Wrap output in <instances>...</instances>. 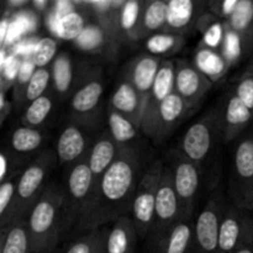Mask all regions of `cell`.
<instances>
[{
	"label": "cell",
	"mask_w": 253,
	"mask_h": 253,
	"mask_svg": "<svg viewBox=\"0 0 253 253\" xmlns=\"http://www.w3.org/2000/svg\"><path fill=\"white\" fill-rule=\"evenodd\" d=\"M148 165L137 146L121 147L116 161L101 177L93 203L73 234L99 230L119 217L130 215L133 194Z\"/></svg>",
	"instance_id": "6da1fadb"
},
{
	"label": "cell",
	"mask_w": 253,
	"mask_h": 253,
	"mask_svg": "<svg viewBox=\"0 0 253 253\" xmlns=\"http://www.w3.org/2000/svg\"><path fill=\"white\" fill-rule=\"evenodd\" d=\"M64 189L51 183L27 216L32 253H52L63 237Z\"/></svg>",
	"instance_id": "7a4b0ae2"
},
{
	"label": "cell",
	"mask_w": 253,
	"mask_h": 253,
	"mask_svg": "<svg viewBox=\"0 0 253 253\" xmlns=\"http://www.w3.org/2000/svg\"><path fill=\"white\" fill-rule=\"evenodd\" d=\"M63 237L73 234L74 230L88 212L96 192L93 173L86 160L72 165L64 185Z\"/></svg>",
	"instance_id": "3957f363"
},
{
	"label": "cell",
	"mask_w": 253,
	"mask_h": 253,
	"mask_svg": "<svg viewBox=\"0 0 253 253\" xmlns=\"http://www.w3.org/2000/svg\"><path fill=\"white\" fill-rule=\"evenodd\" d=\"M57 156L52 151L44 150L20 173L14 205L10 212L7 225L25 220L30 211L48 187V177L54 166ZM6 225V226H7Z\"/></svg>",
	"instance_id": "277c9868"
},
{
	"label": "cell",
	"mask_w": 253,
	"mask_h": 253,
	"mask_svg": "<svg viewBox=\"0 0 253 253\" xmlns=\"http://www.w3.org/2000/svg\"><path fill=\"white\" fill-rule=\"evenodd\" d=\"M165 162L155 160L143 172L138 187L131 203L130 216L135 224L140 239H148L155 220L157 194L160 188Z\"/></svg>",
	"instance_id": "5b68a950"
},
{
	"label": "cell",
	"mask_w": 253,
	"mask_h": 253,
	"mask_svg": "<svg viewBox=\"0 0 253 253\" xmlns=\"http://www.w3.org/2000/svg\"><path fill=\"white\" fill-rule=\"evenodd\" d=\"M253 187V128L237 138L232 151L227 194L229 202L249 210Z\"/></svg>",
	"instance_id": "8992f818"
},
{
	"label": "cell",
	"mask_w": 253,
	"mask_h": 253,
	"mask_svg": "<svg viewBox=\"0 0 253 253\" xmlns=\"http://www.w3.org/2000/svg\"><path fill=\"white\" fill-rule=\"evenodd\" d=\"M220 140H222L220 109H212L188 127L177 150L202 167L212 155Z\"/></svg>",
	"instance_id": "52a82bcc"
},
{
	"label": "cell",
	"mask_w": 253,
	"mask_h": 253,
	"mask_svg": "<svg viewBox=\"0 0 253 253\" xmlns=\"http://www.w3.org/2000/svg\"><path fill=\"white\" fill-rule=\"evenodd\" d=\"M165 165L172 173L173 184L180 202L182 217H193L202 183V167L178 150H170L167 153V163Z\"/></svg>",
	"instance_id": "ba28073f"
},
{
	"label": "cell",
	"mask_w": 253,
	"mask_h": 253,
	"mask_svg": "<svg viewBox=\"0 0 253 253\" xmlns=\"http://www.w3.org/2000/svg\"><path fill=\"white\" fill-rule=\"evenodd\" d=\"M229 200L222 193L210 195L195 219L193 253H217L222 215Z\"/></svg>",
	"instance_id": "9c48e42d"
},
{
	"label": "cell",
	"mask_w": 253,
	"mask_h": 253,
	"mask_svg": "<svg viewBox=\"0 0 253 253\" xmlns=\"http://www.w3.org/2000/svg\"><path fill=\"white\" fill-rule=\"evenodd\" d=\"M180 217H182V209H180L179 198L173 184L170 169L165 165L162 179L158 188L155 220H153L151 234L148 236L152 249Z\"/></svg>",
	"instance_id": "30bf717a"
},
{
	"label": "cell",
	"mask_w": 253,
	"mask_h": 253,
	"mask_svg": "<svg viewBox=\"0 0 253 253\" xmlns=\"http://www.w3.org/2000/svg\"><path fill=\"white\" fill-rule=\"evenodd\" d=\"M253 235V214L227 202L220 225L217 253H237Z\"/></svg>",
	"instance_id": "8fae6325"
},
{
	"label": "cell",
	"mask_w": 253,
	"mask_h": 253,
	"mask_svg": "<svg viewBox=\"0 0 253 253\" xmlns=\"http://www.w3.org/2000/svg\"><path fill=\"white\" fill-rule=\"evenodd\" d=\"M175 89V63L174 61H163L160 71H158L156 81L153 83L151 93L146 101L145 111H143L141 131L147 137L152 138L155 133L156 120H157L158 110L163 101L174 93Z\"/></svg>",
	"instance_id": "7c38bea8"
},
{
	"label": "cell",
	"mask_w": 253,
	"mask_h": 253,
	"mask_svg": "<svg viewBox=\"0 0 253 253\" xmlns=\"http://www.w3.org/2000/svg\"><path fill=\"white\" fill-rule=\"evenodd\" d=\"M85 126L73 120L62 128L56 142V156L59 162L74 165L86 157L95 138H90Z\"/></svg>",
	"instance_id": "4fadbf2b"
},
{
	"label": "cell",
	"mask_w": 253,
	"mask_h": 253,
	"mask_svg": "<svg viewBox=\"0 0 253 253\" xmlns=\"http://www.w3.org/2000/svg\"><path fill=\"white\" fill-rule=\"evenodd\" d=\"M175 63V89L189 105L197 108L205 94L211 89L212 82L205 77L197 67L185 59H178Z\"/></svg>",
	"instance_id": "5bb4252c"
},
{
	"label": "cell",
	"mask_w": 253,
	"mask_h": 253,
	"mask_svg": "<svg viewBox=\"0 0 253 253\" xmlns=\"http://www.w3.org/2000/svg\"><path fill=\"white\" fill-rule=\"evenodd\" d=\"M104 93L103 78L99 72H94L83 83L74 89L71 96V113L74 121L86 125V120L98 111Z\"/></svg>",
	"instance_id": "9a60e30c"
},
{
	"label": "cell",
	"mask_w": 253,
	"mask_h": 253,
	"mask_svg": "<svg viewBox=\"0 0 253 253\" xmlns=\"http://www.w3.org/2000/svg\"><path fill=\"white\" fill-rule=\"evenodd\" d=\"M253 121V113L242 103L234 90L225 98L222 109H220V126L224 142L237 140L245 133Z\"/></svg>",
	"instance_id": "2e32d148"
},
{
	"label": "cell",
	"mask_w": 253,
	"mask_h": 253,
	"mask_svg": "<svg viewBox=\"0 0 253 253\" xmlns=\"http://www.w3.org/2000/svg\"><path fill=\"white\" fill-rule=\"evenodd\" d=\"M195 106L189 105L184 99L177 93H173L166 99L158 110L157 120L153 137L155 142L165 141L178 125L195 110Z\"/></svg>",
	"instance_id": "e0dca14e"
},
{
	"label": "cell",
	"mask_w": 253,
	"mask_h": 253,
	"mask_svg": "<svg viewBox=\"0 0 253 253\" xmlns=\"http://www.w3.org/2000/svg\"><path fill=\"white\" fill-rule=\"evenodd\" d=\"M121 147L114 141L108 130L103 131L94 140L85 160L93 173L94 180L98 187L104 173L113 166L120 153Z\"/></svg>",
	"instance_id": "ac0fdd59"
},
{
	"label": "cell",
	"mask_w": 253,
	"mask_h": 253,
	"mask_svg": "<svg viewBox=\"0 0 253 253\" xmlns=\"http://www.w3.org/2000/svg\"><path fill=\"white\" fill-rule=\"evenodd\" d=\"M194 227L193 217L179 219L153 247V253H193Z\"/></svg>",
	"instance_id": "d6986e66"
},
{
	"label": "cell",
	"mask_w": 253,
	"mask_h": 253,
	"mask_svg": "<svg viewBox=\"0 0 253 253\" xmlns=\"http://www.w3.org/2000/svg\"><path fill=\"white\" fill-rule=\"evenodd\" d=\"M162 62L160 57L152 56L150 53L141 54L131 62L126 71V79L135 86L145 103L147 101Z\"/></svg>",
	"instance_id": "ffe728a7"
},
{
	"label": "cell",
	"mask_w": 253,
	"mask_h": 253,
	"mask_svg": "<svg viewBox=\"0 0 253 253\" xmlns=\"http://www.w3.org/2000/svg\"><path fill=\"white\" fill-rule=\"evenodd\" d=\"M145 105L146 103L142 96L126 78L116 86L111 95L110 104H109V106L114 110L119 111L124 116L130 119L137 127H140V130Z\"/></svg>",
	"instance_id": "44dd1931"
},
{
	"label": "cell",
	"mask_w": 253,
	"mask_h": 253,
	"mask_svg": "<svg viewBox=\"0 0 253 253\" xmlns=\"http://www.w3.org/2000/svg\"><path fill=\"white\" fill-rule=\"evenodd\" d=\"M138 234L130 215L111 222L105 241V253H135Z\"/></svg>",
	"instance_id": "7402d4cb"
},
{
	"label": "cell",
	"mask_w": 253,
	"mask_h": 253,
	"mask_svg": "<svg viewBox=\"0 0 253 253\" xmlns=\"http://www.w3.org/2000/svg\"><path fill=\"white\" fill-rule=\"evenodd\" d=\"M204 2L193 0H170L168 1L167 27L166 32L179 34L187 31L195 20L202 16V6Z\"/></svg>",
	"instance_id": "603a6c76"
},
{
	"label": "cell",
	"mask_w": 253,
	"mask_h": 253,
	"mask_svg": "<svg viewBox=\"0 0 253 253\" xmlns=\"http://www.w3.org/2000/svg\"><path fill=\"white\" fill-rule=\"evenodd\" d=\"M194 64L205 77L214 82L220 81L229 69V61L224 57L221 51L212 49L200 43L194 56Z\"/></svg>",
	"instance_id": "cb8c5ba5"
},
{
	"label": "cell",
	"mask_w": 253,
	"mask_h": 253,
	"mask_svg": "<svg viewBox=\"0 0 253 253\" xmlns=\"http://www.w3.org/2000/svg\"><path fill=\"white\" fill-rule=\"evenodd\" d=\"M0 253H32L26 219L14 221L2 227Z\"/></svg>",
	"instance_id": "d4e9b609"
},
{
	"label": "cell",
	"mask_w": 253,
	"mask_h": 253,
	"mask_svg": "<svg viewBox=\"0 0 253 253\" xmlns=\"http://www.w3.org/2000/svg\"><path fill=\"white\" fill-rule=\"evenodd\" d=\"M108 131L120 147H133L141 130L130 119L109 106Z\"/></svg>",
	"instance_id": "484cf974"
},
{
	"label": "cell",
	"mask_w": 253,
	"mask_h": 253,
	"mask_svg": "<svg viewBox=\"0 0 253 253\" xmlns=\"http://www.w3.org/2000/svg\"><path fill=\"white\" fill-rule=\"evenodd\" d=\"M10 150L16 156H29L39 151L44 142L43 131L30 126H19L10 136Z\"/></svg>",
	"instance_id": "4316f807"
},
{
	"label": "cell",
	"mask_w": 253,
	"mask_h": 253,
	"mask_svg": "<svg viewBox=\"0 0 253 253\" xmlns=\"http://www.w3.org/2000/svg\"><path fill=\"white\" fill-rule=\"evenodd\" d=\"M51 74L54 93L61 98H66L73 90L74 84V67L71 54L67 52L57 54L52 62Z\"/></svg>",
	"instance_id": "83f0119b"
},
{
	"label": "cell",
	"mask_w": 253,
	"mask_h": 253,
	"mask_svg": "<svg viewBox=\"0 0 253 253\" xmlns=\"http://www.w3.org/2000/svg\"><path fill=\"white\" fill-rule=\"evenodd\" d=\"M145 2L137 0L125 1L119 12V25L120 30L131 40H137L145 36L142 31V14Z\"/></svg>",
	"instance_id": "f1b7e54d"
},
{
	"label": "cell",
	"mask_w": 253,
	"mask_h": 253,
	"mask_svg": "<svg viewBox=\"0 0 253 253\" xmlns=\"http://www.w3.org/2000/svg\"><path fill=\"white\" fill-rule=\"evenodd\" d=\"M226 27L246 42L253 41V0H239L236 9L226 21Z\"/></svg>",
	"instance_id": "f546056e"
},
{
	"label": "cell",
	"mask_w": 253,
	"mask_h": 253,
	"mask_svg": "<svg viewBox=\"0 0 253 253\" xmlns=\"http://www.w3.org/2000/svg\"><path fill=\"white\" fill-rule=\"evenodd\" d=\"M167 12L168 1L155 0V1L145 2L142 14L143 35H155L158 34L160 31H166V27H167Z\"/></svg>",
	"instance_id": "4dcf8cb0"
},
{
	"label": "cell",
	"mask_w": 253,
	"mask_h": 253,
	"mask_svg": "<svg viewBox=\"0 0 253 253\" xmlns=\"http://www.w3.org/2000/svg\"><path fill=\"white\" fill-rule=\"evenodd\" d=\"M197 26L203 34L202 43L209 48L221 51L222 42L225 39V31H226L224 24L216 16L208 12V14H203L199 17Z\"/></svg>",
	"instance_id": "1f68e13d"
},
{
	"label": "cell",
	"mask_w": 253,
	"mask_h": 253,
	"mask_svg": "<svg viewBox=\"0 0 253 253\" xmlns=\"http://www.w3.org/2000/svg\"><path fill=\"white\" fill-rule=\"evenodd\" d=\"M184 44L183 35L173 34V32H158L148 37L146 41L150 54L156 57L170 56L177 53Z\"/></svg>",
	"instance_id": "d6a6232c"
},
{
	"label": "cell",
	"mask_w": 253,
	"mask_h": 253,
	"mask_svg": "<svg viewBox=\"0 0 253 253\" xmlns=\"http://www.w3.org/2000/svg\"><path fill=\"white\" fill-rule=\"evenodd\" d=\"M53 110V98L48 93L29 104L22 116V124L30 127L40 128Z\"/></svg>",
	"instance_id": "836d02e7"
},
{
	"label": "cell",
	"mask_w": 253,
	"mask_h": 253,
	"mask_svg": "<svg viewBox=\"0 0 253 253\" xmlns=\"http://www.w3.org/2000/svg\"><path fill=\"white\" fill-rule=\"evenodd\" d=\"M114 35H115V32L110 31V30L101 26V25L100 26L90 25V26L85 27L81 37L77 40V43L84 51H100L104 44L109 42L110 37L114 36Z\"/></svg>",
	"instance_id": "e575fe53"
},
{
	"label": "cell",
	"mask_w": 253,
	"mask_h": 253,
	"mask_svg": "<svg viewBox=\"0 0 253 253\" xmlns=\"http://www.w3.org/2000/svg\"><path fill=\"white\" fill-rule=\"evenodd\" d=\"M52 82V74L51 69L46 68H37L35 73L32 74L31 79L25 86L24 91H22V98L25 101L32 103L34 100L39 99L40 96L44 95L48 88L49 83Z\"/></svg>",
	"instance_id": "d590c367"
},
{
	"label": "cell",
	"mask_w": 253,
	"mask_h": 253,
	"mask_svg": "<svg viewBox=\"0 0 253 253\" xmlns=\"http://www.w3.org/2000/svg\"><path fill=\"white\" fill-rule=\"evenodd\" d=\"M85 21L79 11H72L63 16L59 22V30L57 36L67 41H77L85 30Z\"/></svg>",
	"instance_id": "8d00e7d4"
},
{
	"label": "cell",
	"mask_w": 253,
	"mask_h": 253,
	"mask_svg": "<svg viewBox=\"0 0 253 253\" xmlns=\"http://www.w3.org/2000/svg\"><path fill=\"white\" fill-rule=\"evenodd\" d=\"M19 177L20 174H16L1 182V184H0V217H1V227H5L7 225V220H9L12 205H14Z\"/></svg>",
	"instance_id": "74e56055"
},
{
	"label": "cell",
	"mask_w": 253,
	"mask_h": 253,
	"mask_svg": "<svg viewBox=\"0 0 253 253\" xmlns=\"http://www.w3.org/2000/svg\"><path fill=\"white\" fill-rule=\"evenodd\" d=\"M57 41L52 37H43L37 42L34 52L31 53V59L37 68H46L47 64L54 61L57 53Z\"/></svg>",
	"instance_id": "f35d334b"
},
{
	"label": "cell",
	"mask_w": 253,
	"mask_h": 253,
	"mask_svg": "<svg viewBox=\"0 0 253 253\" xmlns=\"http://www.w3.org/2000/svg\"><path fill=\"white\" fill-rule=\"evenodd\" d=\"M100 240V229L78 235L73 241L67 244L61 253H95Z\"/></svg>",
	"instance_id": "ab89813d"
},
{
	"label": "cell",
	"mask_w": 253,
	"mask_h": 253,
	"mask_svg": "<svg viewBox=\"0 0 253 253\" xmlns=\"http://www.w3.org/2000/svg\"><path fill=\"white\" fill-rule=\"evenodd\" d=\"M234 91L240 100L253 113V63L240 76Z\"/></svg>",
	"instance_id": "60d3db41"
},
{
	"label": "cell",
	"mask_w": 253,
	"mask_h": 253,
	"mask_svg": "<svg viewBox=\"0 0 253 253\" xmlns=\"http://www.w3.org/2000/svg\"><path fill=\"white\" fill-rule=\"evenodd\" d=\"M22 57L15 52H10L6 62L1 66V91L6 90V86L15 85L17 76H19L20 67H21Z\"/></svg>",
	"instance_id": "b9f144b4"
},
{
	"label": "cell",
	"mask_w": 253,
	"mask_h": 253,
	"mask_svg": "<svg viewBox=\"0 0 253 253\" xmlns=\"http://www.w3.org/2000/svg\"><path fill=\"white\" fill-rule=\"evenodd\" d=\"M239 0H211L208 2V9L209 12L219 20H227L232 15L234 10L236 9Z\"/></svg>",
	"instance_id": "7bdbcfd3"
},
{
	"label": "cell",
	"mask_w": 253,
	"mask_h": 253,
	"mask_svg": "<svg viewBox=\"0 0 253 253\" xmlns=\"http://www.w3.org/2000/svg\"><path fill=\"white\" fill-rule=\"evenodd\" d=\"M11 177H14L11 173V157L9 152L2 151L0 155V180L4 182Z\"/></svg>",
	"instance_id": "ee69618b"
},
{
	"label": "cell",
	"mask_w": 253,
	"mask_h": 253,
	"mask_svg": "<svg viewBox=\"0 0 253 253\" xmlns=\"http://www.w3.org/2000/svg\"><path fill=\"white\" fill-rule=\"evenodd\" d=\"M10 27H11V20L7 16H4L0 24V42H1V48H5L9 40Z\"/></svg>",
	"instance_id": "f6af8a7d"
},
{
	"label": "cell",
	"mask_w": 253,
	"mask_h": 253,
	"mask_svg": "<svg viewBox=\"0 0 253 253\" xmlns=\"http://www.w3.org/2000/svg\"><path fill=\"white\" fill-rule=\"evenodd\" d=\"M106 234H108V227L104 226L100 229V240H99L98 247H96L95 253H105V241Z\"/></svg>",
	"instance_id": "bcb514c9"
},
{
	"label": "cell",
	"mask_w": 253,
	"mask_h": 253,
	"mask_svg": "<svg viewBox=\"0 0 253 253\" xmlns=\"http://www.w3.org/2000/svg\"><path fill=\"white\" fill-rule=\"evenodd\" d=\"M10 106H11L10 103H7L6 99H5V91H1V106H0V109H1V123H4V120L6 119V114L11 110V109H7Z\"/></svg>",
	"instance_id": "7dc6e473"
},
{
	"label": "cell",
	"mask_w": 253,
	"mask_h": 253,
	"mask_svg": "<svg viewBox=\"0 0 253 253\" xmlns=\"http://www.w3.org/2000/svg\"><path fill=\"white\" fill-rule=\"evenodd\" d=\"M237 253H253V235L242 245Z\"/></svg>",
	"instance_id": "c3c4849f"
},
{
	"label": "cell",
	"mask_w": 253,
	"mask_h": 253,
	"mask_svg": "<svg viewBox=\"0 0 253 253\" xmlns=\"http://www.w3.org/2000/svg\"><path fill=\"white\" fill-rule=\"evenodd\" d=\"M27 4H29V1H26V0H10V1H7V5L12 10H22L21 6H25Z\"/></svg>",
	"instance_id": "681fc988"
},
{
	"label": "cell",
	"mask_w": 253,
	"mask_h": 253,
	"mask_svg": "<svg viewBox=\"0 0 253 253\" xmlns=\"http://www.w3.org/2000/svg\"><path fill=\"white\" fill-rule=\"evenodd\" d=\"M31 5L35 7V10L43 11V10H46V7L48 6L49 4L48 1H46V0H36V1H32Z\"/></svg>",
	"instance_id": "f907efd6"
},
{
	"label": "cell",
	"mask_w": 253,
	"mask_h": 253,
	"mask_svg": "<svg viewBox=\"0 0 253 253\" xmlns=\"http://www.w3.org/2000/svg\"><path fill=\"white\" fill-rule=\"evenodd\" d=\"M249 211H251L252 214H253V187H252V193H251V200H250Z\"/></svg>",
	"instance_id": "816d5d0a"
}]
</instances>
